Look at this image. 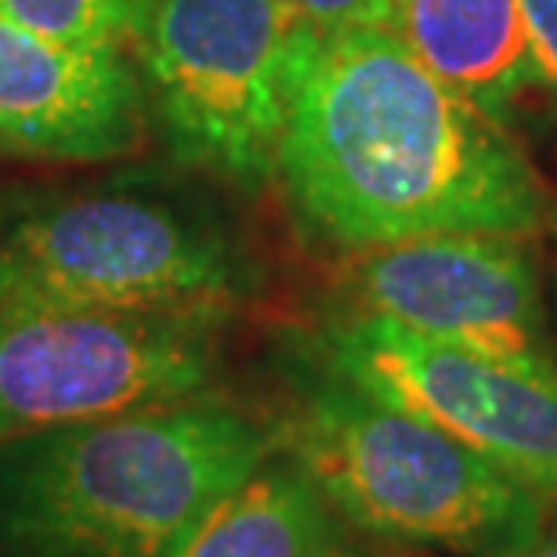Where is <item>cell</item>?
<instances>
[{"mask_svg":"<svg viewBox=\"0 0 557 557\" xmlns=\"http://www.w3.org/2000/svg\"><path fill=\"white\" fill-rule=\"evenodd\" d=\"M141 131L145 87L124 51L73 48L0 15V156L116 160Z\"/></svg>","mask_w":557,"mask_h":557,"instance_id":"obj_9","label":"cell"},{"mask_svg":"<svg viewBox=\"0 0 557 557\" xmlns=\"http://www.w3.org/2000/svg\"><path fill=\"white\" fill-rule=\"evenodd\" d=\"M319 33L283 0H141L131 48L171 152L247 193L269 185Z\"/></svg>","mask_w":557,"mask_h":557,"instance_id":"obj_5","label":"cell"},{"mask_svg":"<svg viewBox=\"0 0 557 557\" xmlns=\"http://www.w3.org/2000/svg\"><path fill=\"white\" fill-rule=\"evenodd\" d=\"M210 319L0 305V442L199 398L214 381Z\"/></svg>","mask_w":557,"mask_h":557,"instance_id":"obj_6","label":"cell"},{"mask_svg":"<svg viewBox=\"0 0 557 557\" xmlns=\"http://www.w3.org/2000/svg\"><path fill=\"white\" fill-rule=\"evenodd\" d=\"M515 557H557V525H543V532Z\"/></svg>","mask_w":557,"mask_h":557,"instance_id":"obj_15","label":"cell"},{"mask_svg":"<svg viewBox=\"0 0 557 557\" xmlns=\"http://www.w3.org/2000/svg\"><path fill=\"white\" fill-rule=\"evenodd\" d=\"M395 26L449 91L496 120L540 81L521 0H398Z\"/></svg>","mask_w":557,"mask_h":557,"instance_id":"obj_10","label":"cell"},{"mask_svg":"<svg viewBox=\"0 0 557 557\" xmlns=\"http://www.w3.org/2000/svg\"><path fill=\"white\" fill-rule=\"evenodd\" d=\"M253 269L203 199L160 177L0 196V305H81L221 322Z\"/></svg>","mask_w":557,"mask_h":557,"instance_id":"obj_4","label":"cell"},{"mask_svg":"<svg viewBox=\"0 0 557 557\" xmlns=\"http://www.w3.org/2000/svg\"><path fill=\"white\" fill-rule=\"evenodd\" d=\"M283 4L322 33L359 26L392 29L398 18V0H283Z\"/></svg>","mask_w":557,"mask_h":557,"instance_id":"obj_13","label":"cell"},{"mask_svg":"<svg viewBox=\"0 0 557 557\" xmlns=\"http://www.w3.org/2000/svg\"><path fill=\"white\" fill-rule=\"evenodd\" d=\"M0 15L73 48L127 51L141 0H0Z\"/></svg>","mask_w":557,"mask_h":557,"instance_id":"obj_12","label":"cell"},{"mask_svg":"<svg viewBox=\"0 0 557 557\" xmlns=\"http://www.w3.org/2000/svg\"><path fill=\"white\" fill-rule=\"evenodd\" d=\"M272 453V428L203 395L8 438L0 557H177Z\"/></svg>","mask_w":557,"mask_h":557,"instance_id":"obj_2","label":"cell"},{"mask_svg":"<svg viewBox=\"0 0 557 557\" xmlns=\"http://www.w3.org/2000/svg\"><path fill=\"white\" fill-rule=\"evenodd\" d=\"M308 348L557 507V381L423 337L370 311L322 322Z\"/></svg>","mask_w":557,"mask_h":557,"instance_id":"obj_7","label":"cell"},{"mask_svg":"<svg viewBox=\"0 0 557 557\" xmlns=\"http://www.w3.org/2000/svg\"><path fill=\"white\" fill-rule=\"evenodd\" d=\"M554 225H557V218H554Z\"/></svg>","mask_w":557,"mask_h":557,"instance_id":"obj_16","label":"cell"},{"mask_svg":"<svg viewBox=\"0 0 557 557\" xmlns=\"http://www.w3.org/2000/svg\"><path fill=\"white\" fill-rule=\"evenodd\" d=\"M351 294L359 311L557 381L540 264L521 236L445 232L362 250Z\"/></svg>","mask_w":557,"mask_h":557,"instance_id":"obj_8","label":"cell"},{"mask_svg":"<svg viewBox=\"0 0 557 557\" xmlns=\"http://www.w3.org/2000/svg\"><path fill=\"white\" fill-rule=\"evenodd\" d=\"M521 18L540 81L557 87V0H521Z\"/></svg>","mask_w":557,"mask_h":557,"instance_id":"obj_14","label":"cell"},{"mask_svg":"<svg viewBox=\"0 0 557 557\" xmlns=\"http://www.w3.org/2000/svg\"><path fill=\"white\" fill-rule=\"evenodd\" d=\"M272 442L362 536L460 557H515L547 525L550 507L532 488L366 392L308 344L289 370V403Z\"/></svg>","mask_w":557,"mask_h":557,"instance_id":"obj_3","label":"cell"},{"mask_svg":"<svg viewBox=\"0 0 557 557\" xmlns=\"http://www.w3.org/2000/svg\"><path fill=\"white\" fill-rule=\"evenodd\" d=\"M275 177L300 225L341 250L445 232L525 236L547 210L499 120L449 91L384 26L315 37Z\"/></svg>","mask_w":557,"mask_h":557,"instance_id":"obj_1","label":"cell"},{"mask_svg":"<svg viewBox=\"0 0 557 557\" xmlns=\"http://www.w3.org/2000/svg\"><path fill=\"white\" fill-rule=\"evenodd\" d=\"M177 557H362L351 525L286 456L221 496Z\"/></svg>","mask_w":557,"mask_h":557,"instance_id":"obj_11","label":"cell"}]
</instances>
